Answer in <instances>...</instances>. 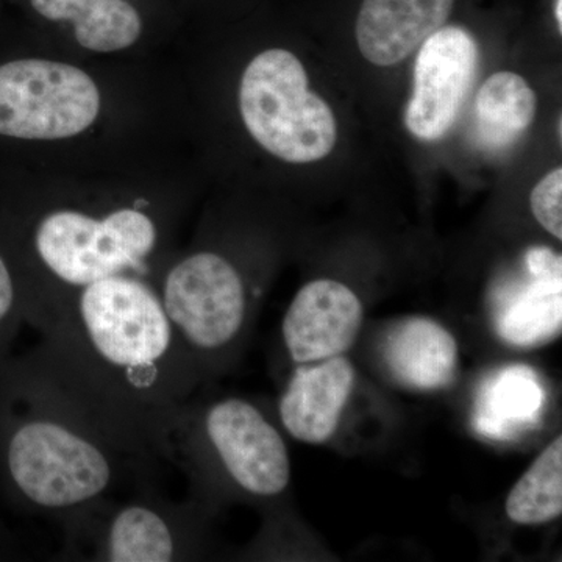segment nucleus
<instances>
[{"label":"nucleus","mask_w":562,"mask_h":562,"mask_svg":"<svg viewBox=\"0 0 562 562\" xmlns=\"http://www.w3.org/2000/svg\"><path fill=\"white\" fill-rule=\"evenodd\" d=\"M384 357L395 379L413 390H443L457 376V339L428 317L398 322L387 336Z\"/></svg>","instance_id":"4468645a"},{"label":"nucleus","mask_w":562,"mask_h":562,"mask_svg":"<svg viewBox=\"0 0 562 562\" xmlns=\"http://www.w3.org/2000/svg\"><path fill=\"white\" fill-rule=\"evenodd\" d=\"M562 260L549 247H531L524 271L492 294V317L503 341L531 347L553 339L562 324Z\"/></svg>","instance_id":"9d476101"},{"label":"nucleus","mask_w":562,"mask_h":562,"mask_svg":"<svg viewBox=\"0 0 562 562\" xmlns=\"http://www.w3.org/2000/svg\"><path fill=\"white\" fill-rule=\"evenodd\" d=\"M160 297L195 376L203 362L238 342L249 319L243 276L216 251H195L176 262Z\"/></svg>","instance_id":"0eeeda50"},{"label":"nucleus","mask_w":562,"mask_h":562,"mask_svg":"<svg viewBox=\"0 0 562 562\" xmlns=\"http://www.w3.org/2000/svg\"><path fill=\"white\" fill-rule=\"evenodd\" d=\"M536 221L557 239H562V169L547 173L531 192Z\"/></svg>","instance_id":"aec40b11"},{"label":"nucleus","mask_w":562,"mask_h":562,"mask_svg":"<svg viewBox=\"0 0 562 562\" xmlns=\"http://www.w3.org/2000/svg\"><path fill=\"white\" fill-rule=\"evenodd\" d=\"M36 328L55 357L155 432L165 458L166 432L198 376L160 292L133 273L109 277L58 303Z\"/></svg>","instance_id":"f03ea898"},{"label":"nucleus","mask_w":562,"mask_h":562,"mask_svg":"<svg viewBox=\"0 0 562 562\" xmlns=\"http://www.w3.org/2000/svg\"><path fill=\"white\" fill-rule=\"evenodd\" d=\"M546 390L528 366L502 368L484 380L476 395L473 425L497 441H512L541 420Z\"/></svg>","instance_id":"2eb2a0df"},{"label":"nucleus","mask_w":562,"mask_h":562,"mask_svg":"<svg viewBox=\"0 0 562 562\" xmlns=\"http://www.w3.org/2000/svg\"><path fill=\"white\" fill-rule=\"evenodd\" d=\"M454 0H364L357 43L366 60L394 66L446 24Z\"/></svg>","instance_id":"ddd939ff"},{"label":"nucleus","mask_w":562,"mask_h":562,"mask_svg":"<svg viewBox=\"0 0 562 562\" xmlns=\"http://www.w3.org/2000/svg\"><path fill=\"white\" fill-rule=\"evenodd\" d=\"M157 243V225L138 206L102 217L76 210L54 211L41 220L33 236L41 265L76 291L121 273L146 277L147 260Z\"/></svg>","instance_id":"423d86ee"},{"label":"nucleus","mask_w":562,"mask_h":562,"mask_svg":"<svg viewBox=\"0 0 562 562\" xmlns=\"http://www.w3.org/2000/svg\"><path fill=\"white\" fill-rule=\"evenodd\" d=\"M362 305L358 295L336 280L305 284L281 324L284 347L295 364L339 357L360 333Z\"/></svg>","instance_id":"9b49d317"},{"label":"nucleus","mask_w":562,"mask_h":562,"mask_svg":"<svg viewBox=\"0 0 562 562\" xmlns=\"http://www.w3.org/2000/svg\"><path fill=\"white\" fill-rule=\"evenodd\" d=\"M480 66V49L465 29L449 25L419 47L414 88L405 111L409 133L422 140L443 138L460 117Z\"/></svg>","instance_id":"1a4fd4ad"},{"label":"nucleus","mask_w":562,"mask_h":562,"mask_svg":"<svg viewBox=\"0 0 562 562\" xmlns=\"http://www.w3.org/2000/svg\"><path fill=\"white\" fill-rule=\"evenodd\" d=\"M244 124L280 160L313 162L331 154L335 114L308 88V76L291 52H262L247 66L239 90Z\"/></svg>","instance_id":"20e7f679"},{"label":"nucleus","mask_w":562,"mask_h":562,"mask_svg":"<svg viewBox=\"0 0 562 562\" xmlns=\"http://www.w3.org/2000/svg\"><path fill=\"white\" fill-rule=\"evenodd\" d=\"M49 21H69L81 47L94 52L127 49L139 38L143 22L127 0H31Z\"/></svg>","instance_id":"f3484780"},{"label":"nucleus","mask_w":562,"mask_h":562,"mask_svg":"<svg viewBox=\"0 0 562 562\" xmlns=\"http://www.w3.org/2000/svg\"><path fill=\"white\" fill-rule=\"evenodd\" d=\"M536 114V95L524 77L494 74L484 81L473 110V143L486 154L513 149L530 128Z\"/></svg>","instance_id":"dca6fc26"},{"label":"nucleus","mask_w":562,"mask_h":562,"mask_svg":"<svg viewBox=\"0 0 562 562\" xmlns=\"http://www.w3.org/2000/svg\"><path fill=\"white\" fill-rule=\"evenodd\" d=\"M509 520L519 525L552 522L562 513V438L532 462L506 498Z\"/></svg>","instance_id":"a211bd4d"},{"label":"nucleus","mask_w":562,"mask_h":562,"mask_svg":"<svg viewBox=\"0 0 562 562\" xmlns=\"http://www.w3.org/2000/svg\"><path fill=\"white\" fill-rule=\"evenodd\" d=\"M194 453H209L236 487L254 497H277L291 482L280 431L244 398H224L201 413L187 403L176 414L166 435V461Z\"/></svg>","instance_id":"7ed1b4c3"},{"label":"nucleus","mask_w":562,"mask_h":562,"mask_svg":"<svg viewBox=\"0 0 562 562\" xmlns=\"http://www.w3.org/2000/svg\"><path fill=\"white\" fill-rule=\"evenodd\" d=\"M65 557L103 562H177L195 553L192 505L169 501L157 484L103 502L61 525Z\"/></svg>","instance_id":"39448f33"},{"label":"nucleus","mask_w":562,"mask_h":562,"mask_svg":"<svg viewBox=\"0 0 562 562\" xmlns=\"http://www.w3.org/2000/svg\"><path fill=\"white\" fill-rule=\"evenodd\" d=\"M31 321V302L21 294L16 276L0 251V360L9 357L18 331Z\"/></svg>","instance_id":"6ab92c4d"},{"label":"nucleus","mask_w":562,"mask_h":562,"mask_svg":"<svg viewBox=\"0 0 562 562\" xmlns=\"http://www.w3.org/2000/svg\"><path fill=\"white\" fill-rule=\"evenodd\" d=\"M562 0H557V5H554V16H557L558 25H560V32L562 31Z\"/></svg>","instance_id":"412c9836"},{"label":"nucleus","mask_w":562,"mask_h":562,"mask_svg":"<svg viewBox=\"0 0 562 562\" xmlns=\"http://www.w3.org/2000/svg\"><path fill=\"white\" fill-rule=\"evenodd\" d=\"M101 95L88 74L47 60L0 66V135L60 139L79 135L98 117Z\"/></svg>","instance_id":"6e6552de"},{"label":"nucleus","mask_w":562,"mask_h":562,"mask_svg":"<svg viewBox=\"0 0 562 562\" xmlns=\"http://www.w3.org/2000/svg\"><path fill=\"white\" fill-rule=\"evenodd\" d=\"M160 442L43 342L0 360V491L18 512L63 525L155 484Z\"/></svg>","instance_id":"f257e3e1"},{"label":"nucleus","mask_w":562,"mask_h":562,"mask_svg":"<svg viewBox=\"0 0 562 562\" xmlns=\"http://www.w3.org/2000/svg\"><path fill=\"white\" fill-rule=\"evenodd\" d=\"M355 382L353 364L342 355L299 364L281 394V424L297 441H328L338 428Z\"/></svg>","instance_id":"f8f14e48"}]
</instances>
